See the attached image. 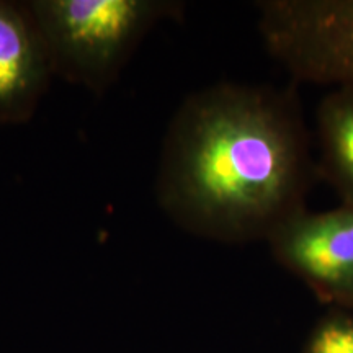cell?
<instances>
[{"label": "cell", "mask_w": 353, "mask_h": 353, "mask_svg": "<svg viewBox=\"0 0 353 353\" xmlns=\"http://www.w3.org/2000/svg\"><path fill=\"white\" fill-rule=\"evenodd\" d=\"M316 175L296 90L223 82L187 97L175 112L156 198L185 232L252 244L306 208Z\"/></svg>", "instance_id": "cell-1"}, {"label": "cell", "mask_w": 353, "mask_h": 353, "mask_svg": "<svg viewBox=\"0 0 353 353\" xmlns=\"http://www.w3.org/2000/svg\"><path fill=\"white\" fill-rule=\"evenodd\" d=\"M275 262L330 307L353 311V206L304 208L265 241Z\"/></svg>", "instance_id": "cell-3"}, {"label": "cell", "mask_w": 353, "mask_h": 353, "mask_svg": "<svg viewBox=\"0 0 353 353\" xmlns=\"http://www.w3.org/2000/svg\"><path fill=\"white\" fill-rule=\"evenodd\" d=\"M319 144L317 175L335 190L342 205L353 206V87H335L316 110Z\"/></svg>", "instance_id": "cell-5"}, {"label": "cell", "mask_w": 353, "mask_h": 353, "mask_svg": "<svg viewBox=\"0 0 353 353\" xmlns=\"http://www.w3.org/2000/svg\"><path fill=\"white\" fill-rule=\"evenodd\" d=\"M52 74L105 90L159 20L180 10L167 0H32Z\"/></svg>", "instance_id": "cell-2"}, {"label": "cell", "mask_w": 353, "mask_h": 353, "mask_svg": "<svg viewBox=\"0 0 353 353\" xmlns=\"http://www.w3.org/2000/svg\"><path fill=\"white\" fill-rule=\"evenodd\" d=\"M51 74L32 13L25 3L0 0V123L30 120Z\"/></svg>", "instance_id": "cell-4"}, {"label": "cell", "mask_w": 353, "mask_h": 353, "mask_svg": "<svg viewBox=\"0 0 353 353\" xmlns=\"http://www.w3.org/2000/svg\"><path fill=\"white\" fill-rule=\"evenodd\" d=\"M303 353H353V311L330 309L311 330Z\"/></svg>", "instance_id": "cell-6"}]
</instances>
